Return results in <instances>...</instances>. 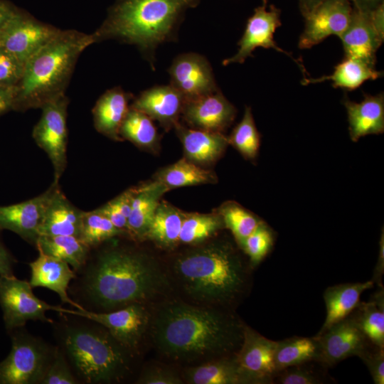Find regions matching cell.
<instances>
[{"label": "cell", "instance_id": "6da1fadb", "mask_svg": "<svg viewBox=\"0 0 384 384\" xmlns=\"http://www.w3.org/2000/svg\"><path fill=\"white\" fill-rule=\"evenodd\" d=\"M114 238L90 249L69 286L73 299L85 310L109 312L134 303L146 304L169 285L153 257Z\"/></svg>", "mask_w": 384, "mask_h": 384}, {"label": "cell", "instance_id": "7a4b0ae2", "mask_svg": "<svg viewBox=\"0 0 384 384\" xmlns=\"http://www.w3.org/2000/svg\"><path fill=\"white\" fill-rule=\"evenodd\" d=\"M245 325L234 309L169 301L151 315L149 332L162 356L198 364L236 354Z\"/></svg>", "mask_w": 384, "mask_h": 384}, {"label": "cell", "instance_id": "3957f363", "mask_svg": "<svg viewBox=\"0 0 384 384\" xmlns=\"http://www.w3.org/2000/svg\"><path fill=\"white\" fill-rule=\"evenodd\" d=\"M236 242L211 239L178 254L173 274L183 292L198 302L234 309L251 285V269Z\"/></svg>", "mask_w": 384, "mask_h": 384}, {"label": "cell", "instance_id": "277c9868", "mask_svg": "<svg viewBox=\"0 0 384 384\" xmlns=\"http://www.w3.org/2000/svg\"><path fill=\"white\" fill-rule=\"evenodd\" d=\"M202 0H115L102 25L92 33L95 43L109 39L136 46L154 70L159 46L176 41L186 11Z\"/></svg>", "mask_w": 384, "mask_h": 384}, {"label": "cell", "instance_id": "5b68a950", "mask_svg": "<svg viewBox=\"0 0 384 384\" xmlns=\"http://www.w3.org/2000/svg\"><path fill=\"white\" fill-rule=\"evenodd\" d=\"M55 336L73 371L81 383H112L130 373L134 355L102 324L89 319L59 312Z\"/></svg>", "mask_w": 384, "mask_h": 384}, {"label": "cell", "instance_id": "8992f818", "mask_svg": "<svg viewBox=\"0 0 384 384\" xmlns=\"http://www.w3.org/2000/svg\"><path fill=\"white\" fill-rule=\"evenodd\" d=\"M95 43L92 33L60 30L25 63L14 88L13 110L41 108L63 94L80 54Z\"/></svg>", "mask_w": 384, "mask_h": 384}, {"label": "cell", "instance_id": "52a82bcc", "mask_svg": "<svg viewBox=\"0 0 384 384\" xmlns=\"http://www.w3.org/2000/svg\"><path fill=\"white\" fill-rule=\"evenodd\" d=\"M11 348L0 362V384H40L55 346L23 329L10 332Z\"/></svg>", "mask_w": 384, "mask_h": 384}, {"label": "cell", "instance_id": "ba28073f", "mask_svg": "<svg viewBox=\"0 0 384 384\" xmlns=\"http://www.w3.org/2000/svg\"><path fill=\"white\" fill-rule=\"evenodd\" d=\"M55 311L82 316L104 326L134 355L138 354L149 331L151 314L146 304L134 303L109 312L68 309L57 306Z\"/></svg>", "mask_w": 384, "mask_h": 384}, {"label": "cell", "instance_id": "9c48e42d", "mask_svg": "<svg viewBox=\"0 0 384 384\" xmlns=\"http://www.w3.org/2000/svg\"><path fill=\"white\" fill-rule=\"evenodd\" d=\"M69 100L65 94L46 102L41 115L33 127L32 137L50 159L55 182H59L67 165V109Z\"/></svg>", "mask_w": 384, "mask_h": 384}, {"label": "cell", "instance_id": "30bf717a", "mask_svg": "<svg viewBox=\"0 0 384 384\" xmlns=\"http://www.w3.org/2000/svg\"><path fill=\"white\" fill-rule=\"evenodd\" d=\"M0 306L8 332L23 327L28 321H41L53 324L46 311H55L53 306L38 298L33 292L29 281L21 280L14 275L0 276Z\"/></svg>", "mask_w": 384, "mask_h": 384}, {"label": "cell", "instance_id": "8fae6325", "mask_svg": "<svg viewBox=\"0 0 384 384\" xmlns=\"http://www.w3.org/2000/svg\"><path fill=\"white\" fill-rule=\"evenodd\" d=\"M276 346L277 341L245 325L242 342L235 354L243 384H273Z\"/></svg>", "mask_w": 384, "mask_h": 384}, {"label": "cell", "instance_id": "7c38bea8", "mask_svg": "<svg viewBox=\"0 0 384 384\" xmlns=\"http://www.w3.org/2000/svg\"><path fill=\"white\" fill-rule=\"evenodd\" d=\"M59 31L19 9L0 34V48L26 63Z\"/></svg>", "mask_w": 384, "mask_h": 384}, {"label": "cell", "instance_id": "4fadbf2b", "mask_svg": "<svg viewBox=\"0 0 384 384\" xmlns=\"http://www.w3.org/2000/svg\"><path fill=\"white\" fill-rule=\"evenodd\" d=\"M315 337L319 361L329 368L349 357H359L370 343L350 315L319 332Z\"/></svg>", "mask_w": 384, "mask_h": 384}, {"label": "cell", "instance_id": "5bb4252c", "mask_svg": "<svg viewBox=\"0 0 384 384\" xmlns=\"http://www.w3.org/2000/svg\"><path fill=\"white\" fill-rule=\"evenodd\" d=\"M168 72L170 85L181 92L186 101L219 90L210 63L198 53L178 55L173 60Z\"/></svg>", "mask_w": 384, "mask_h": 384}, {"label": "cell", "instance_id": "9a60e30c", "mask_svg": "<svg viewBox=\"0 0 384 384\" xmlns=\"http://www.w3.org/2000/svg\"><path fill=\"white\" fill-rule=\"evenodd\" d=\"M351 0H323L305 18V27L299 47L310 48L331 35L340 37L350 21L353 6Z\"/></svg>", "mask_w": 384, "mask_h": 384}, {"label": "cell", "instance_id": "2e32d148", "mask_svg": "<svg viewBox=\"0 0 384 384\" xmlns=\"http://www.w3.org/2000/svg\"><path fill=\"white\" fill-rule=\"evenodd\" d=\"M268 0H262V5L254 10V14L248 18L245 32L238 42L239 49L232 57L223 60V65L243 63L247 57L252 56L257 47L273 48L290 57L291 54L281 49L274 41V33L281 26V11L274 5H270Z\"/></svg>", "mask_w": 384, "mask_h": 384}, {"label": "cell", "instance_id": "e0dca14e", "mask_svg": "<svg viewBox=\"0 0 384 384\" xmlns=\"http://www.w3.org/2000/svg\"><path fill=\"white\" fill-rule=\"evenodd\" d=\"M235 107L220 90L185 102L181 117L192 129L223 133L233 122Z\"/></svg>", "mask_w": 384, "mask_h": 384}, {"label": "cell", "instance_id": "ac0fdd59", "mask_svg": "<svg viewBox=\"0 0 384 384\" xmlns=\"http://www.w3.org/2000/svg\"><path fill=\"white\" fill-rule=\"evenodd\" d=\"M38 196L9 206H0V230H8L36 247L44 212L55 187Z\"/></svg>", "mask_w": 384, "mask_h": 384}, {"label": "cell", "instance_id": "d6986e66", "mask_svg": "<svg viewBox=\"0 0 384 384\" xmlns=\"http://www.w3.org/2000/svg\"><path fill=\"white\" fill-rule=\"evenodd\" d=\"M339 38L345 57L360 59L375 68L376 52L383 42L384 34L375 26L370 12L353 7L348 25Z\"/></svg>", "mask_w": 384, "mask_h": 384}, {"label": "cell", "instance_id": "ffe728a7", "mask_svg": "<svg viewBox=\"0 0 384 384\" xmlns=\"http://www.w3.org/2000/svg\"><path fill=\"white\" fill-rule=\"evenodd\" d=\"M185 102L181 92L169 84L144 90L130 107L158 121L168 131L179 122Z\"/></svg>", "mask_w": 384, "mask_h": 384}, {"label": "cell", "instance_id": "44dd1931", "mask_svg": "<svg viewBox=\"0 0 384 384\" xmlns=\"http://www.w3.org/2000/svg\"><path fill=\"white\" fill-rule=\"evenodd\" d=\"M31 278L33 287H46L55 292L61 302L78 310H85L69 296L68 289L75 277V272L66 262L38 251V257L29 263Z\"/></svg>", "mask_w": 384, "mask_h": 384}, {"label": "cell", "instance_id": "7402d4cb", "mask_svg": "<svg viewBox=\"0 0 384 384\" xmlns=\"http://www.w3.org/2000/svg\"><path fill=\"white\" fill-rule=\"evenodd\" d=\"M55 183L39 228V236L72 235L79 238L83 210L67 198L59 182Z\"/></svg>", "mask_w": 384, "mask_h": 384}, {"label": "cell", "instance_id": "603a6c76", "mask_svg": "<svg viewBox=\"0 0 384 384\" xmlns=\"http://www.w3.org/2000/svg\"><path fill=\"white\" fill-rule=\"evenodd\" d=\"M174 128L183 144L185 158L201 166L217 161L229 145L223 133L189 129L180 122Z\"/></svg>", "mask_w": 384, "mask_h": 384}, {"label": "cell", "instance_id": "cb8c5ba5", "mask_svg": "<svg viewBox=\"0 0 384 384\" xmlns=\"http://www.w3.org/2000/svg\"><path fill=\"white\" fill-rule=\"evenodd\" d=\"M361 102H355L345 96V106L348 122L351 139L357 142L369 134H379L384 132V95L364 94Z\"/></svg>", "mask_w": 384, "mask_h": 384}, {"label": "cell", "instance_id": "d4e9b609", "mask_svg": "<svg viewBox=\"0 0 384 384\" xmlns=\"http://www.w3.org/2000/svg\"><path fill=\"white\" fill-rule=\"evenodd\" d=\"M132 95L120 87L107 90L92 108L93 124L100 134L114 141H122L119 129L129 109Z\"/></svg>", "mask_w": 384, "mask_h": 384}, {"label": "cell", "instance_id": "484cf974", "mask_svg": "<svg viewBox=\"0 0 384 384\" xmlns=\"http://www.w3.org/2000/svg\"><path fill=\"white\" fill-rule=\"evenodd\" d=\"M130 215L127 219L129 235L134 241L144 240L161 197L169 189L153 180L134 187Z\"/></svg>", "mask_w": 384, "mask_h": 384}, {"label": "cell", "instance_id": "4316f807", "mask_svg": "<svg viewBox=\"0 0 384 384\" xmlns=\"http://www.w3.org/2000/svg\"><path fill=\"white\" fill-rule=\"evenodd\" d=\"M370 279L364 282L344 283L327 287L324 292L326 316L319 332L347 317L360 302L361 294L373 288Z\"/></svg>", "mask_w": 384, "mask_h": 384}, {"label": "cell", "instance_id": "83f0119b", "mask_svg": "<svg viewBox=\"0 0 384 384\" xmlns=\"http://www.w3.org/2000/svg\"><path fill=\"white\" fill-rule=\"evenodd\" d=\"M181 377L190 384H243L235 354L187 367Z\"/></svg>", "mask_w": 384, "mask_h": 384}, {"label": "cell", "instance_id": "f1b7e54d", "mask_svg": "<svg viewBox=\"0 0 384 384\" xmlns=\"http://www.w3.org/2000/svg\"><path fill=\"white\" fill-rule=\"evenodd\" d=\"M184 212L166 201H160L144 240L162 249L170 250L179 244L178 239Z\"/></svg>", "mask_w": 384, "mask_h": 384}, {"label": "cell", "instance_id": "f546056e", "mask_svg": "<svg viewBox=\"0 0 384 384\" xmlns=\"http://www.w3.org/2000/svg\"><path fill=\"white\" fill-rule=\"evenodd\" d=\"M383 73L378 71L364 61L356 58L345 57L334 69L330 75L319 78H304L301 83L306 85L310 83L321 82L325 80L332 81L334 88H343L353 90L360 87L368 80H375L380 78Z\"/></svg>", "mask_w": 384, "mask_h": 384}, {"label": "cell", "instance_id": "4dcf8cb0", "mask_svg": "<svg viewBox=\"0 0 384 384\" xmlns=\"http://www.w3.org/2000/svg\"><path fill=\"white\" fill-rule=\"evenodd\" d=\"M154 181L161 183L170 190L178 187L215 183L218 177L213 171L206 169L183 157L157 171L154 176Z\"/></svg>", "mask_w": 384, "mask_h": 384}, {"label": "cell", "instance_id": "1f68e13d", "mask_svg": "<svg viewBox=\"0 0 384 384\" xmlns=\"http://www.w3.org/2000/svg\"><path fill=\"white\" fill-rule=\"evenodd\" d=\"M36 247L46 255L66 262L76 272L85 262L90 248L72 235H40Z\"/></svg>", "mask_w": 384, "mask_h": 384}, {"label": "cell", "instance_id": "d6a6232c", "mask_svg": "<svg viewBox=\"0 0 384 384\" xmlns=\"http://www.w3.org/2000/svg\"><path fill=\"white\" fill-rule=\"evenodd\" d=\"M119 136L145 150L154 151L159 146V137L152 119L131 107L120 127Z\"/></svg>", "mask_w": 384, "mask_h": 384}, {"label": "cell", "instance_id": "836d02e7", "mask_svg": "<svg viewBox=\"0 0 384 384\" xmlns=\"http://www.w3.org/2000/svg\"><path fill=\"white\" fill-rule=\"evenodd\" d=\"M225 228L224 223L219 214L185 213L181 232L179 244L196 245L213 238Z\"/></svg>", "mask_w": 384, "mask_h": 384}, {"label": "cell", "instance_id": "e575fe53", "mask_svg": "<svg viewBox=\"0 0 384 384\" xmlns=\"http://www.w3.org/2000/svg\"><path fill=\"white\" fill-rule=\"evenodd\" d=\"M311 360H319V346L315 336H293L277 341L274 353L277 372Z\"/></svg>", "mask_w": 384, "mask_h": 384}, {"label": "cell", "instance_id": "d590c367", "mask_svg": "<svg viewBox=\"0 0 384 384\" xmlns=\"http://www.w3.org/2000/svg\"><path fill=\"white\" fill-rule=\"evenodd\" d=\"M215 211L221 217L225 228L232 233L238 245L264 222L235 201L223 203Z\"/></svg>", "mask_w": 384, "mask_h": 384}, {"label": "cell", "instance_id": "8d00e7d4", "mask_svg": "<svg viewBox=\"0 0 384 384\" xmlns=\"http://www.w3.org/2000/svg\"><path fill=\"white\" fill-rule=\"evenodd\" d=\"M117 237L129 238L126 233L116 228L97 208L91 211H83L79 239L88 247L94 248Z\"/></svg>", "mask_w": 384, "mask_h": 384}, {"label": "cell", "instance_id": "74e56055", "mask_svg": "<svg viewBox=\"0 0 384 384\" xmlns=\"http://www.w3.org/2000/svg\"><path fill=\"white\" fill-rule=\"evenodd\" d=\"M328 368L319 360L309 361L289 366L277 372L273 384H324L334 383Z\"/></svg>", "mask_w": 384, "mask_h": 384}, {"label": "cell", "instance_id": "f35d334b", "mask_svg": "<svg viewBox=\"0 0 384 384\" xmlns=\"http://www.w3.org/2000/svg\"><path fill=\"white\" fill-rule=\"evenodd\" d=\"M349 315L372 343L384 348V307L372 299L360 302Z\"/></svg>", "mask_w": 384, "mask_h": 384}, {"label": "cell", "instance_id": "ab89813d", "mask_svg": "<svg viewBox=\"0 0 384 384\" xmlns=\"http://www.w3.org/2000/svg\"><path fill=\"white\" fill-rule=\"evenodd\" d=\"M228 139L229 144L245 159L251 161L256 159L260 145V134L257 129L250 107H245L242 120L235 127Z\"/></svg>", "mask_w": 384, "mask_h": 384}, {"label": "cell", "instance_id": "60d3db41", "mask_svg": "<svg viewBox=\"0 0 384 384\" xmlns=\"http://www.w3.org/2000/svg\"><path fill=\"white\" fill-rule=\"evenodd\" d=\"M274 233L270 227L263 222L252 233L238 246L247 257L252 268L258 265L272 250Z\"/></svg>", "mask_w": 384, "mask_h": 384}, {"label": "cell", "instance_id": "b9f144b4", "mask_svg": "<svg viewBox=\"0 0 384 384\" xmlns=\"http://www.w3.org/2000/svg\"><path fill=\"white\" fill-rule=\"evenodd\" d=\"M80 383L61 348L57 346L40 384Z\"/></svg>", "mask_w": 384, "mask_h": 384}, {"label": "cell", "instance_id": "7bdbcfd3", "mask_svg": "<svg viewBox=\"0 0 384 384\" xmlns=\"http://www.w3.org/2000/svg\"><path fill=\"white\" fill-rule=\"evenodd\" d=\"M25 63L0 48V87L14 89L19 82Z\"/></svg>", "mask_w": 384, "mask_h": 384}, {"label": "cell", "instance_id": "ee69618b", "mask_svg": "<svg viewBox=\"0 0 384 384\" xmlns=\"http://www.w3.org/2000/svg\"><path fill=\"white\" fill-rule=\"evenodd\" d=\"M359 358L367 366L375 384L384 383V348L371 342L367 346Z\"/></svg>", "mask_w": 384, "mask_h": 384}, {"label": "cell", "instance_id": "f6af8a7d", "mask_svg": "<svg viewBox=\"0 0 384 384\" xmlns=\"http://www.w3.org/2000/svg\"><path fill=\"white\" fill-rule=\"evenodd\" d=\"M182 377L170 368L153 366L146 368L139 376L137 383L139 384H181Z\"/></svg>", "mask_w": 384, "mask_h": 384}, {"label": "cell", "instance_id": "bcb514c9", "mask_svg": "<svg viewBox=\"0 0 384 384\" xmlns=\"http://www.w3.org/2000/svg\"><path fill=\"white\" fill-rule=\"evenodd\" d=\"M97 210L107 217L116 228L126 233L130 238L127 218L122 214L113 199L97 208Z\"/></svg>", "mask_w": 384, "mask_h": 384}, {"label": "cell", "instance_id": "7dc6e473", "mask_svg": "<svg viewBox=\"0 0 384 384\" xmlns=\"http://www.w3.org/2000/svg\"><path fill=\"white\" fill-rule=\"evenodd\" d=\"M16 263V260L4 245L0 235V276H14L13 269Z\"/></svg>", "mask_w": 384, "mask_h": 384}, {"label": "cell", "instance_id": "c3c4849f", "mask_svg": "<svg viewBox=\"0 0 384 384\" xmlns=\"http://www.w3.org/2000/svg\"><path fill=\"white\" fill-rule=\"evenodd\" d=\"M384 273V231L382 228V233L380 235V242H379V252L378 260L375 266L373 271V277L371 280L373 282L374 284L378 285V287H382V278Z\"/></svg>", "mask_w": 384, "mask_h": 384}, {"label": "cell", "instance_id": "681fc988", "mask_svg": "<svg viewBox=\"0 0 384 384\" xmlns=\"http://www.w3.org/2000/svg\"><path fill=\"white\" fill-rule=\"evenodd\" d=\"M19 9L6 0H0V34Z\"/></svg>", "mask_w": 384, "mask_h": 384}, {"label": "cell", "instance_id": "f907efd6", "mask_svg": "<svg viewBox=\"0 0 384 384\" xmlns=\"http://www.w3.org/2000/svg\"><path fill=\"white\" fill-rule=\"evenodd\" d=\"M14 89L0 87V116L13 110Z\"/></svg>", "mask_w": 384, "mask_h": 384}, {"label": "cell", "instance_id": "816d5d0a", "mask_svg": "<svg viewBox=\"0 0 384 384\" xmlns=\"http://www.w3.org/2000/svg\"><path fill=\"white\" fill-rule=\"evenodd\" d=\"M353 7L360 11L370 13L382 4L384 0H351Z\"/></svg>", "mask_w": 384, "mask_h": 384}, {"label": "cell", "instance_id": "f5cc1de1", "mask_svg": "<svg viewBox=\"0 0 384 384\" xmlns=\"http://www.w3.org/2000/svg\"><path fill=\"white\" fill-rule=\"evenodd\" d=\"M302 15L306 16L323 0H298Z\"/></svg>", "mask_w": 384, "mask_h": 384}]
</instances>
